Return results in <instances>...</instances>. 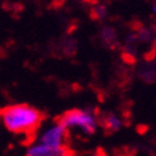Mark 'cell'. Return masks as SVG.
<instances>
[{"label":"cell","instance_id":"cell-1","mask_svg":"<svg viewBox=\"0 0 156 156\" xmlns=\"http://www.w3.org/2000/svg\"><path fill=\"white\" fill-rule=\"evenodd\" d=\"M0 118L10 132L24 135L27 142H32L44 119V114L28 104H13L0 108Z\"/></svg>","mask_w":156,"mask_h":156},{"label":"cell","instance_id":"cell-2","mask_svg":"<svg viewBox=\"0 0 156 156\" xmlns=\"http://www.w3.org/2000/svg\"><path fill=\"white\" fill-rule=\"evenodd\" d=\"M56 124H61L64 127H80L87 133L91 135L95 132L97 122L95 118L89 112L81 111V109H71L65 113L57 115L53 119Z\"/></svg>","mask_w":156,"mask_h":156},{"label":"cell","instance_id":"cell-3","mask_svg":"<svg viewBox=\"0 0 156 156\" xmlns=\"http://www.w3.org/2000/svg\"><path fill=\"white\" fill-rule=\"evenodd\" d=\"M41 142L50 146H66V145L69 146L70 144L69 128L61 126V124H56L55 127L44 132L41 138Z\"/></svg>","mask_w":156,"mask_h":156},{"label":"cell","instance_id":"cell-4","mask_svg":"<svg viewBox=\"0 0 156 156\" xmlns=\"http://www.w3.org/2000/svg\"><path fill=\"white\" fill-rule=\"evenodd\" d=\"M27 156H77L70 146H50V145H37L32 146L27 151Z\"/></svg>","mask_w":156,"mask_h":156},{"label":"cell","instance_id":"cell-5","mask_svg":"<svg viewBox=\"0 0 156 156\" xmlns=\"http://www.w3.org/2000/svg\"><path fill=\"white\" fill-rule=\"evenodd\" d=\"M100 123H102V126L107 133H113V132H115L117 129H119L121 124H122L121 119L117 118V117L113 114L104 115L103 118L100 119Z\"/></svg>","mask_w":156,"mask_h":156},{"label":"cell","instance_id":"cell-6","mask_svg":"<svg viewBox=\"0 0 156 156\" xmlns=\"http://www.w3.org/2000/svg\"><path fill=\"white\" fill-rule=\"evenodd\" d=\"M105 15V8L104 6H97L95 9L91 10V18L93 19H100Z\"/></svg>","mask_w":156,"mask_h":156}]
</instances>
